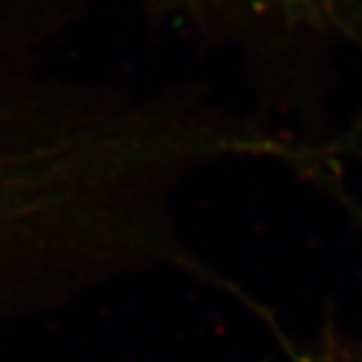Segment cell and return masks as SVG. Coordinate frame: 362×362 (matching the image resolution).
Listing matches in <instances>:
<instances>
[{
  "instance_id": "obj_2",
  "label": "cell",
  "mask_w": 362,
  "mask_h": 362,
  "mask_svg": "<svg viewBox=\"0 0 362 362\" xmlns=\"http://www.w3.org/2000/svg\"><path fill=\"white\" fill-rule=\"evenodd\" d=\"M162 11L186 13L199 20L216 16H251L286 31H317L334 27V0H148Z\"/></svg>"
},
{
  "instance_id": "obj_1",
  "label": "cell",
  "mask_w": 362,
  "mask_h": 362,
  "mask_svg": "<svg viewBox=\"0 0 362 362\" xmlns=\"http://www.w3.org/2000/svg\"><path fill=\"white\" fill-rule=\"evenodd\" d=\"M105 201V155L81 103L0 59V297L31 305L79 277Z\"/></svg>"
},
{
  "instance_id": "obj_3",
  "label": "cell",
  "mask_w": 362,
  "mask_h": 362,
  "mask_svg": "<svg viewBox=\"0 0 362 362\" xmlns=\"http://www.w3.org/2000/svg\"><path fill=\"white\" fill-rule=\"evenodd\" d=\"M325 362H362V356H329Z\"/></svg>"
}]
</instances>
